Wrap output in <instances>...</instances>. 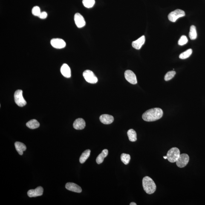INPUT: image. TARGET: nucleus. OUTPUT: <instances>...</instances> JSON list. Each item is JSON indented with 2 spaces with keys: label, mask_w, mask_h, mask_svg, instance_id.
I'll use <instances>...</instances> for the list:
<instances>
[{
  "label": "nucleus",
  "mask_w": 205,
  "mask_h": 205,
  "mask_svg": "<svg viewBox=\"0 0 205 205\" xmlns=\"http://www.w3.org/2000/svg\"><path fill=\"white\" fill-rule=\"evenodd\" d=\"M161 109L154 108L148 110L144 113L142 118L146 122H153L161 118L163 116Z\"/></svg>",
  "instance_id": "nucleus-1"
},
{
  "label": "nucleus",
  "mask_w": 205,
  "mask_h": 205,
  "mask_svg": "<svg viewBox=\"0 0 205 205\" xmlns=\"http://www.w3.org/2000/svg\"><path fill=\"white\" fill-rule=\"evenodd\" d=\"M143 186L145 192L148 194H152L155 192L156 186L154 180L148 176L144 177Z\"/></svg>",
  "instance_id": "nucleus-2"
},
{
  "label": "nucleus",
  "mask_w": 205,
  "mask_h": 205,
  "mask_svg": "<svg viewBox=\"0 0 205 205\" xmlns=\"http://www.w3.org/2000/svg\"><path fill=\"white\" fill-rule=\"evenodd\" d=\"M179 150L177 148H173L168 151L167 154V159L170 162L174 163L176 162L180 155Z\"/></svg>",
  "instance_id": "nucleus-3"
},
{
  "label": "nucleus",
  "mask_w": 205,
  "mask_h": 205,
  "mask_svg": "<svg viewBox=\"0 0 205 205\" xmlns=\"http://www.w3.org/2000/svg\"><path fill=\"white\" fill-rule=\"evenodd\" d=\"M23 92L21 90H17L15 93L14 99L15 103L20 107L24 106L27 102L23 96Z\"/></svg>",
  "instance_id": "nucleus-4"
},
{
  "label": "nucleus",
  "mask_w": 205,
  "mask_h": 205,
  "mask_svg": "<svg viewBox=\"0 0 205 205\" xmlns=\"http://www.w3.org/2000/svg\"><path fill=\"white\" fill-rule=\"evenodd\" d=\"M186 15L184 11L177 9L174 11L171 12L168 15V18L170 21L172 22H175L178 18L182 17Z\"/></svg>",
  "instance_id": "nucleus-5"
},
{
  "label": "nucleus",
  "mask_w": 205,
  "mask_h": 205,
  "mask_svg": "<svg viewBox=\"0 0 205 205\" xmlns=\"http://www.w3.org/2000/svg\"><path fill=\"white\" fill-rule=\"evenodd\" d=\"M83 76L85 81L89 83L96 84L98 82L97 77L91 70H85L83 73Z\"/></svg>",
  "instance_id": "nucleus-6"
},
{
  "label": "nucleus",
  "mask_w": 205,
  "mask_h": 205,
  "mask_svg": "<svg viewBox=\"0 0 205 205\" xmlns=\"http://www.w3.org/2000/svg\"><path fill=\"white\" fill-rule=\"evenodd\" d=\"M50 43L54 48L57 49H61L65 48L66 43L65 41L60 38H54L51 40Z\"/></svg>",
  "instance_id": "nucleus-7"
},
{
  "label": "nucleus",
  "mask_w": 205,
  "mask_h": 205,
  "mask_svg": "<svg viewBox=\"0 0 205 205\" xmlns=\"http://www.w3.org/2000/svg\"><path fill=\"white\" fill-rule=\"evenodd\" d=\"M189 161V156L187 154H183L180 155L176 163L177 166L179 168H182L188 164Z\"/></svg>",
  "instance_id": "nucleus-8"
},
{
  "label": "nucleus",
  "mask_w": 205,
  "mask_h": 205,
  "mask_svg": "<svg viewBox=\"0 0 205 205\" xmlns=\"http://www.w3.org/2000/svg\"><path fill=\"white\" fill-rule=\"evenodd\" d=\"M124 75L125 78L130 83L133 85L137 83V77L134 72L130 70H127L125 71Z\"/></svg>",
  "instance_id": "nucleus-9"
},
{
  "label": "nucleus",
  "mask_w": 205,
  "mask_h": 205,
  "mask_svg": "<svg viewBox=\"0 0 205 205\" xmlns=\"http://www.w3.org/2000/svg\"><path fill=\"white\" fill-rule=\"evenodd\" d=\"M74 21L76 26L79 28L84 27L86 24L85 18L81 14L79 13H76L75 14Z\"/></svg>",
  "instance_id": "nucleus-10"
},
{
  "label": "nucleus",
  "mask_w": 205,
  "mask_h": 205,
  "mask_svg": "<svg viewBox=\"0 0 205 205\" xmlns=\"http://www.w3.org/2000/svg\"><path fill=\"white\" fill-rule=\"evenodd\" d=\"M43 189L42 186H39L34 189H30L27 192V195L30 198L41 196L43 195Z\"/></svg>",
  "instance_id": "nucleus-11"
},
{
  "label": "nucleus",
  "mask_w": 205,
  "mask_h": 205,
  "mask_svg": "<svg viewBox=\"0 0 205 205\" xmlns=\"http://www.w3.org/2000/svg\"><path fill=\"white\" fill-rule=\"evenodd\" d=\"M65 188L71 192L80 193L82 192V189L80 186L75 183L68 182L65 185Z\"/></svg>",
  "instance_id": "nucleus-12"
},
{
  "label": "nucleus",
  "mask_w": 205,
  "mask_h": 205,
  "mask_svg": "<svg viewBox=\"0 0 205 205\" xmlns=\"http://www.w3.org/2000/svg\"><path fill=\"white\" fill-rule=\"evenodd\" d=\"M100 120L101 122L104 124H110L114 121V117L112 116L109 114H102L100 116Z\"/></svg>",
  "instance_id": "nucleus-13"
},
{
  "label": "nucleus",
  "mask_w": 205,
  "mask_h": 205,
  "mask_svg": "<svg viewBox=\"0 0 205 205\" xmlns=\"http://www.w3.org/2000/svg\"><path fill=\"white\" fill-rule=\"evenodd\" d=\"M73 127L76 130H82L84 129L85 126V122L82 118L76 119L73 124Z\"/></svg>",
  "instance_id": "nucleus-14"
},
{
  "label": "nucleus",
  "mask_w": 205,
  "mask_h": 205,
  "mask_svg": "<svg viewBox=\"0 0 205 205\" xmlns=\"http://www.w3.org/2000/svg\"><path fill=\"white\" fill-rule=\"evenodd\" d=\"M61 74L64 77L70 78L71 76V70L69 66L66 64H63L61 68Z\"/></svg>",
  "instance_id": "nucleus-15"
},
{
  "label": "nucleus",
  "mask_w": 205,
  "mask_h": 205,
  "mask_svg": "<svg viewBox=\"0 0 205 205\" xmlns=\"http://www.w3.org/2000/svg\"><path fill=\"white\" fill-rule=\"evenodd\" d=\"M145 42V36H142L137 40L134 41L132 43V46L134 48L139 50L141 48Z\"/></svg>",
  "instance_id": "nucleus-16"
},
{
  "label": "nucleus",
  "mask_w": 205,
  "mask_h": 205,
  "mask_svg": "<svg viewBox=\"0 0 205 205\" xmlns=\"http://www.w3.org/2000/svg\"><path fill=\"white\" fill-rule=\"evenodd\" d=\"M15 146L16 150L21 155H23L24 151H25L27 149L26 145L21 142H15Z\"/></svg>",
  "instance_id": "nucleus-17"
},
{
  "label": "nucleus",
  "mask_w": 205,
  "mask_h": 205,
  "mask_svg": "<svg viewBox=\"0 0 205 205\" xmlns=\"http://www.w3.org/2000/svg\"><path fill=\"white\" fill-rule=\"evenodd\" d=\"M108 150L105 149L102 151V152L99 154L96 159V162L98 164H100L103 162L104 159L108 155Z\"/></svg>",
  "instance_id": "nucleus-18"
},
{
  "label": "nucleus",
  "mask_w": 205,
  "mask_h": 205,
  "mask_svg": "<svg viewBox=\"0 0 205 205\" xmlns=\"http://www.w3.org/2000/svg\"><path fill=\"white\" fill-rule=\"evenodd\" d=\"M26 126L30 129H34L39 128L40 123L36 119H32L26 123Z\"/></svg>",
  "instance_id": "nucleus-19"
},
{
  "label": "nucleus",
  "mask_w": 205,
  "mask_h": 205,
  "mask_svg": "<svg viewBox=\"0 0 205 205\" xmlns=\"http://www.w3.org/2000/svg\"><path fill=\"white\" fill-rule=\"evenodd\" d=\"M91 150L89 149L86 150L82 153L79 158V162L82 164H83L86 161L87 159L89 157L91 154Z\"/></svg>",
  "instance_id": "nucleus-20"
},
{
  "label": "nucleus",
  "mask_w": 205,
  "mask_h": 205,
  "mask_svg": "<svg viewBox=\"0 0 205 205\" xmlns=\"http://www.w3.org/2000/svg\"><path fill=\"white\" fill-rule=\"evenodd\" d=\"M127 135L130 141L135 142L137 140V133L134 129H131L128 130Z\"/></svg>",
  "instance_id": "nucleus-21"
},
{
  "label": "nucleus",
  "mask_w": 205,
  "mask_h": 205,
  "mask_svg": "<svg viewBox=\"0 0 205 205\" xmlns=\"http://www.w3.org/2000/svg\"><path fill=\"white\" fill-rule=\"evenodd\" d=\"M189 36V38L192 40H194L196 39L197 36L196 28L195 26H191L190 28Z\"/></svg>",
  "instance_id": "nucleus-22"
},
{
  "label": "nucleus",
  "mask_w": 205,
  "mask_h": 205,
  "mask_svg": "<svg viewBox=\"0 0 205 205\" xmlns=\"http://www.w3.org/2000/svg\"><path fill=\"white\" fill-rule=\"evenodd\" d=\"M121 160L125 165H128L129 163L131 157L130 155L123 153L120 157Z\"/></svg>",
  "instance_id": "nucleus-23"
},
{
  "label": "nucleus",
  "mask_w": 205,
  "mask_h": 205,
  "mask_svg": "<svg viewBox=\"0 0 205 205\" xmlns=\"http://www.w3.org/2000/svg\"><path fill=\"white\" fill-rule=\"evenodd\" d=\"M192 50L191 49L186 50V51L183 52L180 55V59H187L190 56L191 54H192Z\"/></svg>",
  "instance_id": "nucleus-24"
},
{
  "label": "nucleus",
  "mask_w": 205,
  "mask_h": 205,
  "mask_svg": "<svg viewBox=\"0 0 205 205\" xmlns=\"http://www.w3.org/2000/svg\"><path fill=\"white\" fill-rule=\"evenodd\" d=\"M82 4L85 7L87 8H91L95 4V0H83Z\"/></svg>",
  "instance_id": "nucleus-25"
},
{
  "label": "nucleus",
  "mask_w": 205,
  "mask_h": 205,
  "mask_svg": "<svg viewBox=\"0 0 205 205\" xmlns=\"http://www.w3.org/2000/svg\"><path fill=\"white\" fill-rule=\"evenodd\" d=\"M176 74L175 71H171L168 72L165 75V80L166 81H168L172 79L175 76Z\"/></svg>",
  "instance_id": "nucleus-26"
},
{
  "label": "nucleus",
  "mask_w": 205,
  "mask_h": 205,
  "mask_svg": "<svg viewBox=\"0 0 205 205\" xmlns=\"http://www.w3.org/2000/svg\"><path fill=\"white\" fill-rule=\"evenodd\" d=\"M41 13L40 9L37 6H35L32 9V13L35 16L39 17Z\"/></svg>",
  "instance_id": "nucleus-27"
},
{
  "label": "nucleus",
  "mask_w": 205,
  "mask_h": 205,
  "mask_svg": "<svg viewBox=\"0 0 205 205\" xmlns=\"http://www.w3.org/2000/svg\"><path fill=\"white\" fill-rule=\"evenodd\" d=\"M188 40L186 36H182L180 37V39L178 41L179 45L183 46L186 45L187 43Z\"/></svg>",
  "instance_id": "nucleus-28"
},
{
  "label": "nucleus",
  "mask_w": 205,
  "mask_h": 205,
  "mask_svg": "<svg viewBox=\"0 0 205 205\" xmlns=\"http://www.w3.org/2000/svg\"><path fill=\"white\" fill-rule=\"evenodd\" d=\"M48 16V14L46 12H41L39 17L41 19H44L47 18Z\"/></svg>",
  "instance_id": "nucleus-29"
},
{
  "label": "nucleus",
  "mask_w": 205,
  "mask_h": 205,
  "mask_svg": "<svg viewBox=\"0 0 205 205\" xmlns=\"http://www.w3.org/2000/svg\"><path fill=\"white\" fill-rule=\"evenodd\" d=\"M130 205H137V204H136V203H135L132 202V203H130Z\"/></svg>",
  "instance_id": "nucleus-30"
},
{
  "label": "nucleus",
  "mask_w": 205,
  "mask_h": 205,
  "mask_svg": "<svg viewBox=\"0 0 205 205\" xmlns=\"http://www.w3.org/2000/svg\"><path fill=\"white\" fill-rule=\"evenodd\" d=\"M163 158L165 159H167V156H163Z\"/></svg>",
  "instance_id": "nucleus-31"
}]
</instances>
